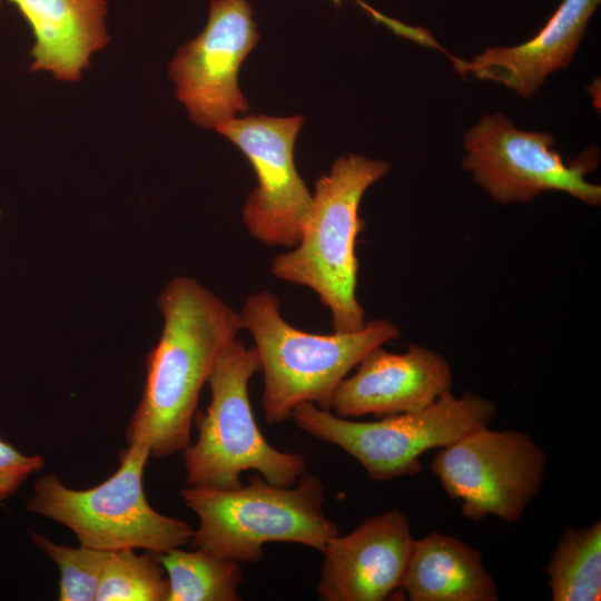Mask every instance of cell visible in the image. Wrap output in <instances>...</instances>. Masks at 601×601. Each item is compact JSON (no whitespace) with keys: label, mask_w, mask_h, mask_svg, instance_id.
Returning <instances> with one entry per match:
<instances>
[{"label":"cell","mask_w":601,"mask_h":601,"mask_svg":"<svg viewBox=\"0 0 601 601\" xmlns=\"http://www.w3.org/2000/svg\"><path fill=\"white\" fill-rule=\"evenodd\" d=\"M544 571L553 601H599L601 522L565 528Z\"/></svg>","instance_id":"ac0fdd59"},{"label":"cell","mask_w":601,"mask_h":601,"mask_svg":"<svg viewBox=\"0 0 601 601\" xmlns=\"http://www.w3.org/2000/svg\"><path fill=\"white\" fill-rule=\"evenodd\" d=\"M546 465L545 452L528 433L487 425L442 447L431 470L466 519L493 515L514 523L539 495Z\"/></svg>","instance_id":"ba28073f"},{"label":"cell","mask_w":601,"mask_h":601,"mask_svg":"<svg viewBox=\"0 0 601 601\" xmlns=\"http://www.w3.org/2000/svg\"><path fill=\"white\" fill-rule=\"evenodd\" d=\"M36 545L58 566L59 601H96L104 564L109 551L55 543L42 534L31 533Z\"/></svg>","instance_id":"ffe728a7"},{"label":"cell","mask_w":601,"mask_h":601,"mask_svg":"<svg viewBox=\"0 0 601 601\" xmlns=\"http://www.w3.org/2000/svg\"><path fill=\"white\" fill-rule=\"evenodd\" d=\"M398 509L367 518L352 532L332 538L316 587L324 601H383L401 584L414 543Z\"/></svg>","instance_id":"7c38bea8"},{"label":"cell","mask_w":601,"mask_h":601,"mask_svg":"<svg viewBox=\"0 0 601 601\" xmlns=\"http://www.w3.org/2000/svg\"><path fill=\"white\" fill-rule=\"evenodd\" d=\"M411 601H497L499 590L482 554L440 532L414 540L401 584Z\"/></svg>","instance_id":"2e32d148"},{"label":"cell","mask_w":601,"mask_h":601,"mask_svg":"<svg viewBox=\"0 0 601 601\" xmlns=\"http://www.w3.org/2000/svg\"><path fill=\"white\" fill-rule=\"evenodd\" d=\"M164 319L146 358L141 400L126 430V443L145 444L166 457L191 442L204 385L225 346L243 329L240 314L188 276H175L159 293Z\"/></svg>","instance_id":"6da1fadb"},{"label":"cell","mask_w":601,"mask_h":601,"mask_svg":"<svg viewBox=\"0 0 601 601\" xmlns=\"http://www.w3.org/2000/svg\"><path fill=\"white\" fill-rule=\"evenodd\" d=\"M168 591L157 554L124 549L108 552L96 601H166Z\"/></svg>","instance_id":"d6986e66"},{"label":"cell","mask_w":601,"mask_h":601,"mask_svg":"<svg viewBox=\"0 0 601 601\" xmlns=\"http://www.w3.org/2000/svg\"><path fill=\"white\" fill-rule=\"evenodd\" d=\"M180 495L199 521L191 546L239 563L260 562L263 546L274 542L323 552L339 534L323 510L325 486L308 472L292 486L272 484L255 473L248 484L236 489L187 486Z\"/></svg>","instance_id":"277c9868"},{"label":"cell","mask_w":601,"mask_h":601,"mask_svg":"<svg viewBox=\"0 0 601 601\" xmlns=\"http://www.w3.org/2000/svg\"><path fill=\"white\" fill-rule=\"evenodd\" d=\"M259 32L248 0H211L204 30L180 47L169 65L176 97L200 127L249 109L238 86L240 66Z\"/></svg>","instance_id":"8fae6325"},{"label":"cell","mask_w":601,"mask_h":601,"mask_svg":"<svg viewBox=\"0 0 601 601\" xmlns=\"http://www.w3.org/2000/svg\"><path fill=\"white\" fill-rule=\"evenodd\" d=\"M390 170L386 161L359 155L338 157L315 181L312 207L299 242L275 256L277 279L311 288L332 315L334 332L365 324L356 296L358 259L355 247L364 229L358 209L365 191Z\"/></svg>","instance_id":"3957f363"},{"label":"cell","mask_w":601,"mask_h":601,"mask_svg":"<svg viewBox=\"0 0 601 601\" xmlns=\"http://www.w3.org/2000/svg\"><path fill=\"white\" fill-rule=\"evenodd\" d=\"M150 456L145 444L127 445L115 473L85 490L66 486L55 474L45 475L37 481L27 510L67 526L81 545L92 549L159 554L183 548L190 542L191 525L157 512L145 496L142 476Z\"/></svg>","instance_id":"8992f818"},{"label":"cell","mask_w":601,"mask_h":601,"mask_svg":"<svg viewBox=\"0 0 601 601\" xmlns=\"http://www.w3.org/2000/svg\"><path fill=\"white\" fill-rule=\"evenodd\" d=\"M303 117L265 115L230 118L215 129L230 140L253 167L257 186L248 195L243 221L268 246L294 247L312 207V194L297 171L294 145Z\"/></svg>","instance_id":"30bf717a"},{"label":"cell","mask_w":601,"mask_h":601,"mask_svg":"<svg viewBox=\"0 0 601 601\" xmlns=\"http://www.w3.org/2000/svg\"><path fill=\"white\" fill-rule=\"evenodd\" d=\"M337 386L331 411L341 417H377L426 407L452 391L453 373L440 353L411 344L404 353L378 346Z\"/></svg>","instance_id":"4fadbf2b"},{"label":"cell","mask_w":601,"mask_h":601,"mask_svg":"<svg viewBox=\"0 0 601 601\" xmlns=\"http://www.w3.org/2000/svg\"><path fill=\"white\" fill-rule=\"evenodd\" d=\"M41 455H26L0 439V501L12 495L33 473L41 471Z\"/></svg>","instance_id":"44dd1931"},{"label":"cell","mask_w":601,"mask_h":601,"mask_svg":"<svg viewBox=\"0 0 601 601\" xmlns=\"http://www.w3.org/2000/svg\"><path fill=\"white\" fill-rule=\"evenodd\" d=\"M335 6H341L343 0H332ZM359 8L365 10L367 14H370L377 23L383 24L387 29H390L393 33L407 38L416 43H420L425 47L435 48L437 46V41L431 36V33L421 28V27H413L408 26L406 23H403L400 20L393 19L391 17H387L376 10L375 8L371 7L363 0H353Z\"/></svg>","instance_id":"7402d4cb"},{"label":"cell","mask_w":601,"mask_h":601,"mask_svg":"<svg viewBox=\"0 0 601 601\" xmlns=\"http://www.w3.org/2000/svg\"><path fill=\"white\" fill-rule=\"evenodd\" d=\"M1 214H2V211H1V209H0V216H1Z\"/></svg>","instance_id":"603a6c76"},{"label":"cell","mask_w":601,"mask_h":601,"mask_svg":"<svg viewBox=\"0 0 601 601\" xmlns=\"http://www.w3.org/2000/svg\"><path fill=\"white\" fill-rule=\"evenodd\" d=\"M168 579L166 601H239L242 563L205 549H171L157 554Z\"/></svg>","instance_id":"e0dca14e"},{"label":"cell","mask_w":601,"mask_h":601,"mask_svg":"<svg viewBox=\"0 0 601 601\" xmlns=\"http://www.w3.org/2000/svg\"><path fill=\"white\" fill-rule=\"evenodd\" d=\"M257 372L260 363L254 346L235 338L219 354L207 382L210 402L194 417L197 440L184 449L187 486L236 489L247 471L272 484L292 486L307 472L300 454L277 450L262 434L248 390Z\"/></svg>","instance_id":"5b68a950"},{"label":"cell","mask_w":601,"mask_h":601,"mask_svg":"<svg viewBox=\"0 0 601 601\" xmlns=\"http://www.w3.org/2000/svg\"><path fill=\"white\" fill-rule=\"evenodd\" d=\"M13 4L35 39L30 70L49 71L61 81H78L91 56L110 38L106 28V0H0Z\"/></svg>","instance_id":"9a60e30c"},{"label":"cell","mask_w":601,"mask_h":601,"mask_svg":"<svg viewBox=\"0 0 601 601\" xmlns=\"http://www.w3.org/2000/svg\"><path fill=\"white\" fill-rule=\"evenodd\" d=\"M549 132L523 131L502 114L484 116L464 138L462 166L496 203H528L558 190L588 205L599 206L601 187L585 179L598 166L594 146L571 164L553 149Z\"/></svg>","instance_id":"9c48e42d"},{"label":"cell","mask_w":601,"mask_h":601,"mask_svg":"<svg viewBox=\"0 0 601 601\" xmlns=\"http://www.w3.org/2000/svg\"><path fill=\"white\" fill-rule=\"evenodd\" d=\"M601 0H563L541 30L515 47L487 48L472 60L453 57L454 69L513 89L523 98L535 93L553 71L573 59Z\"/></svg>","instance_id":"5bb4252c"},{"label":"cell","mask_w":601,"mask_h":601,"mask_svg":"<svg viewBox=\"0 0 601 601\" xmlns=\"http://www.w3.org/2000/svg\"><path fill=\"white\" fill-rule=\"evenodd\" d=\"M239 314L259 358L262 406L269 424L289 420L303 403L331 411L335 390L364 356L400 337L398 326L387 318L366 321L352 332L298 329L280 315L277 295L266 289L250 294Z\"/></svg>","instance_id":"7a4b0ae2"},{"label":"cell","mask_w":601,"mask_h":601,"mask_svg":"<svg viewBox=\"0 0 601 601\" xmlns=\"http://www.w3.org/2000/svg\"><path fill=\"white\" fill-rule=\"evenodd\" d=\"M495 412V403L480 394L455 396L449 391L424 408L375 421L341 417L312 403L296 406L290 418L302 431L354 457L371 480L383 482L420 473L425 452L487 426Z\"/></svg>","instance_id":"52a82bcc"}]
</instances>
